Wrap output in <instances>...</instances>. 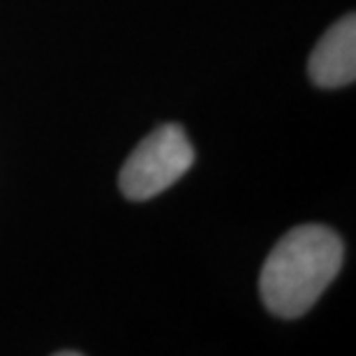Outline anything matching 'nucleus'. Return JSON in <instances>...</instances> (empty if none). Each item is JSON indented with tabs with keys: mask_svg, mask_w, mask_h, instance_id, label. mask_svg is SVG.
Here are the masks:
<instances>
[{
	"mask_svg": "<svg viewBox=\"0 0 356 356\" xmlns=\"http://www.w3.org/2000/svg\"><path fill=\"white\" fill-rule=\"evenodd\" d=\"M310 79L322 88H340L356 79V19L347 14L317 42L308 60Z\"/></svg>",
	"mask_w": 356,
	"mask_h": 356,
	"instance_id": "3",
	"label": "nucleus"
},
{
	"mask_svg": "<svg viewBox=\"0 0 356 356\" xmlns=\"http://www.w3.org/2000/svg\"><path fill=\"white\" fill-rule=\"evenodd\" d=\"M343 241L322 225L287 232L270 250L259 275V294L268 312L282 319L305 315L343 266Z\"/></svg>",
	"mask_w": 356,
	"mask_h": 356,
	"instance_id": "1",
	"label": "nucleus"
},
{
	"mask_svg": "<svg viewBox=\"0 0 356 356\" xmlns=\"http://www.w3.org/2000/svg\"><path fill=\"white\" fill-rule=\"evenodd\" d=\"M195 162L188 134L181 125L167 123L134 148L118 174L120 192L132 202H146L181 178Z\"/></svg>",
	"mask_w": 356,
	"mask_h": 356,
	"instance_id": "2",
	"label": "nucleus"
}]
</instances>
